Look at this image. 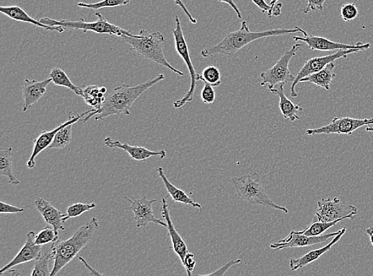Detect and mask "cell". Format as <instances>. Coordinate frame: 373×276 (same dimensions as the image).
<instances>
[{
  "label": "cell",
  "mask_w": 373,
  "mask_h": 276,
  "mask_svg": "<svg viewBox=\"0 0 373 276\" xmlns=\"http://www.w3.org/2000/svg\"><path fill=\"white\" fill-rule=\"evenodd\" d=\"M326 1L327 0H306L307 6L304 10V13L307 14L316 10H322Z\"/></svg>",
  "instance_id": "40"
},
{
  "label": "cell",
  "mask_w": 373,
  "mask_h": 276,
  "mask_svg": "<svg viewBox=\"0 0 373 276\" xmlns=\"http://www.w3.org/2000/svg\"><path fill=\"white\" fill-rule=\"evenodd\" d=\"M35 232L30 231L28 232V235H26V241L24 247L21 248V250L12 261L0 270V275H3L10 269L18 266V265L36 261L37 259L40 258L42 253V245H36L35 242Z\"/></svg>",
  "instance_id": "16"
},
{
  "label": "cell",
  "mask_w": 373,
  "mask_h": 276,
  "mask_svg": "<svg viewBox=\"0 0 373 276\" xmlns=\"http://www.w3.org/2000/svg\"><path fill=\"white\" fill-rule=\"evenodd\" d=\"M340 230H339L335 232H331V234L313 236L302 234L300 231H291L290 234L285 237L284 239L277 243H271L270 248L272 250L281 251L290 248L311 247L317 245V243L326 242L329 239H331V238L337 236Z\"/></svg>",
  "instance_id": "14"
},
{
  "label": "cell",
  "mask_w": 373,
  "mask_h": 276,
  "mask_svg": "<svg viewBox=\"0 0 373 276\" xmlns=\"http://www.w3.org/2000/svg\"><path fill=\"white\" fill-rule=\"evenodd\" d=\"M365 232L370 236V239L373 247V227L366 229Z\"/></svg>",
  "instance_id": "47"
},
{
  "label": "cell",
  "mask_w": 373,
  "mask_h": 276,
  "mask_svg": "<svg viewBox=\"0 0 373 276\" xmlns=\"http://www.w3.org/2000/svg\"><path fill=\"white\" fill-rule=\"evenodd\" d=\"M13 148L0 150V175L8 178L9 183L13 186H19L21 182L13 173Z\"/></svg>",
  "instance_id": "26"
},
{
  "label": "cell",
  "mask_w": 373,
  "mask_h": 276,
  "mask_svg": "<svg viewBox=\"0 0 373 276\" xmlns=\"http://www.w3.org/2000/svg\"><path fill=\"white\" fill-rule=\"evenodd\" d=\"M373 124V119H356L351 117H334L327 126L313 129H307L306 135H317L321 134L352 135L356 130Z\"/></svg>",
  "instance_id": "10"
},
{
  "label": "cell",
  "mask_w": 373,
  "mask_h": 276,
  "mask_svg": "<svg viewBox=\"0 0 373 276\" xmlns=\"http://www.w3.org/2000/svg\"><path fill=\"white\" fill-rule=\"evenodd\" d=\"M218 1L220 3H225L229 4V6L234 10V12L237 15V17L240 19H242V14L241 12V10L238 9L236 3H234V0H218Z\"/></svg>",
  "instance_id": "44"
},
{
  "label": "cell",
  "mask_w": 373,
  "mask_h": 276,
  "mask_svg": "<svg viewBox=\"0 0 373 276\" xmlns=\"http://www.w3.org/2000/svg\"><path fill=\"white\" fill-rule=\"evenodd\" d=\"M302 46V44L297 43L280 58L274 67L262 73L261 74L262 79L261 85H267L268 89L272 91L280 84L294 83L295 77L290 71L289 64L291 59L296 55L297 52L299 51Z\"/></svg>",
  "instance_id": "8"
},
{
  "label": "cell",
  "mask_w": 373,
  "mask_h": 276,
  "mask_svg": "<svg viewBox=\"0 0 373 276\" xmlns=\"http://www.w3.org/2000/svg\"><path fill=\"white\" fill-rule=\"evenodd\" d=\"M93 110L85 112L83 114L78 116H73V112H70L69 120L64 123H62L60 126L51 130L50 132L43 131L39 135L36 139L34 140V149L32 151V154L30 157L29 160L28 161V166L29 169H35L36 165L35 159L37 155H39L42 151L46 150L47 148H50L51 144L53 142V139H55L56 134L58 132L59 130L62 128L64 126H68L70 123H76L79 121L82 120V118L88 116Z\"/></svg>",
  "instance_id": "15"
},
{
  "label": "cell",
  "mask_w": 373,
  "mask_h": 276,
  "mask_svg": "<svg viewBox=\"0 0 373 276\" xmlns=\"http://www.w3.org/2000/svg\"><path fill=\"white\" fill-rule=\"evenodd\" d=\"M358 15L359 10L354 3H346L340 8V18L345 21L354 20Z\"/></svg>",
  "instance_id": "36"
},
{
  "label": "cell",
  "mask_w": 373,
  "mask_h": 276,
  "mask_svg": "<svg viewBox=\"0 0 373 276\" xmlns=\"http://www.w3.org/2000/svg\"><path fill=\"white\" fill-rule=\"evenodd\" d=\"M334 63H329L325 68L320 70V71L301 79L300 83H309L329 91L331 89L332 80L336 77V74L334 73Z\"/></svg>",
  "instance_id": "25"
},
{
  "label": "cell",
  "mask_w": 373,
  "mask_h": 276,
  "mask_svg": "<svg viewBox=\"0 0 373 276\" xmlns=\"http://www.w3.org/2000/svg\"><path fill=\"white\" fill-rule=\"evenodd\" d=\"M58 241H59V237L56 235L55 229L48 225L36 235L35 242L36 245L42 246Z\"/></svg>",
  "instance_id": "35"
},
{
  "label": "cell",
  "mask_w": 373,
  "mask_h": 276,
  "mask_svg": "<svg viewBox=\"0 0 373 276\" xmlns=\"http://www.w3.org/2000/svg\"><path fill=\"white\" fill-rule=\"evenodd\" d=\"M26 207H18L8 203L0 202V213L1 214H19L24 212Z\"/></svg>",
  "instance_id": "39"
},
{
  "label": "cell",
  "mask_w": 373,
  "mask_h": 276,
  "mask_svg": "<svg viewBox=\"0 0 373 276\" xmlns=\"http://www.w3.org/2000/svg\"><path fill=\"white\" fill-rule=\"evenodd\" d=\"M130 204V209L134 214V219L137 221V228H146L150 223L159 225L167 228L166 223L156 218L154 215L153 204L159 201L158 199L148 200L147 196L141 198L130 199L124 197Z\"/></svg>",
  "instance_id": "12"
},
{
  "label": "cell",
  "mask_w": 373,
  "mask_h": 276,
  "mask_svg": "<svg viewBox=\"0 0 373 276\" xmlns=\"http://www.w3.org/2000/svg\"><path fill=\"white\" fill-rule=\"evenodd\" d=\"M241 262V259H235V261H231L224 265L223 267H221L220 269H218L217 272L207 274V275H224L227 270H228L231 267L234 266V265L240 264Z\"/></svg>",
  "instance_id": "42"
},
{
  "label": "cell",
  "mask_w": 373,
  "mask_h": 276,
  "mask_svg": "<svg viewBox=\"0 0 373 276\" xmlns=\"http://www.w3.org/2000/svg\"><path fill=\"white\" fill-rule=\"evenodd\" d=\"M0 12L6 15L8 17L12 19L15 21H24V23H28L32 25L41 27V28L56 31L58 33H63L64 31V27L61 26H49L45 24H42L40 20H36L25 12L23 8L18 6H10V7H0Z\"/></svg>",
  "instance_id": "22"
},
{
  "label": "cell",
  "mask_w": 373,
  "mask_h": 276,
  "mask_svg": "<svg viewBox=\"0 0 373 276\" xmlns=\"http://www.w3.org/2000/svg\"><path fill=\"white\" fill-rule=\"evenodd\" d=\"M252 1L263 13H268L269 18H272V8L271 5H268L265 0H252Z\"/></svg>",
  "instance_id": "41"
},
{
  "label": "cell",
  "mask_w": 373,
  "mask_h": 276,
  "mask_svg": "<svg viewBox=\"0 0 373 276\" xmlns=\"http://www.w3.org/2000/svg\"><path fill=\"white\" fill-rule=\"evenodd\" d=\"M202 100L205 105H212L216 100V92L212 85L204 83V87L202 90Z\"/></svg>",
  "instance_id": "37"
},
{
  "label": "cell",
  "mask_w": 373,
  "mask_h": 276,
  "mask_svg": "<svg viewBox=\"0 0 373 276\" xmlns=\"http://www.w3.org/2000/svg\"><path fill=\"white\" fill-rule=\"evenodd\" d=\"M96 207L95 202L92 203H75L67 208V215L64 216V221L69 219L78 218V216L88 212V211Z\"/></svg>",
  "instance_id": "34"
},
{
  "label": "cell",
  "mask_w": 373,
  "mask_h": 276,
  "mask_svg": "<svg viewBox=\"0 0 373 276\" xmlns=\"http://www.w3.org/2000/svg\"><path fill=\"white\" fill-rule=\"evenodd\" d=\"M182 264L184 268H185L186 270L187 275L189 276H191L193 270L194 268H196L197 264L196 256H194V254L191 252H188L185 257V259H184Z\"/></svg>",
  "instance_id": "38"
},
{
  "label": "cell",
  "mask_w": 373,
  "mask_h": 276,
  "mask_svg": "<svg viewBox=\"0 0 373 276\" xmlns=\"http://www.w3.org/2000/svg\"><path fill=\"white\" fill-rule=\"evenodd\" d=\"M301 28L295 26L294 29H275L261 32H252L248 29L246 21H243L241 29L227 34L223 40L218 44L205 49L202 51L203 58L214 57L216 55L231 56L239 52L241 49L258 40L268 37H277L290 34L299 33Z\"/></svg>",
  "instance_id": "2"
},
{
  "label": "cell",
  "mask_w": 373,
  "mask_h": 276,
  "mask_svg": "<svg viewBox=\"0 0 373 276\" xmlns=\"http://www.w3.org/2000/svg\"><path fill=\"white\" fill-rule=\"evenodd\" d=\"M172 32L175 37L176 51L178 55H180L183 59V61L185 62L189 73H190L191 80V87L189 89L186 95L184 96L181 100L176 101L174 103L175 107L180 108L185 106L187 103L193 101L194 94H196V85L198 81L200 80V75L201 74H198L193 67L187 42L185 36H184L183 34L181 21L177 15L175 16V28L172 30Z\"/></svg>",
  "instance_id": "7"
},
{
  "label": "cell",
  "mask_w": 373,
  "mask_h": 276,
  "mask_svg": "<svg viewBox=\"0 0 373 276\" xmlns=\"http://www.w3.org/2000/svg\"><path fill=\"white\" fill-rule=\"evenodd\" d=\"M78 257H79L80 261H83L85 264V266L87 267L90 270V272L92 273V274L101 275V273L96 272L95 269L92 268L90 265L87 262L85 261V259H83L82 257H80V256Z\"/></svg>",
  "instance_id": "46"
},
{
  "label": "cell",
  "mask_w": 373,
  "mask_h": 276,
  "mask_svg": "<svg viewBox=\"0 0 373 276\" xmlns=\"http://www.w3.org/2000/svg\"><path fill=\"white\" fill-rule=\"evenodd\" d=\"M99 227V221L94 218L89 223L76 231L73 236L69 239L52 243L51 252L53 259V267L51 270V276L60 273L85 246L89 245L98 231Z\"/></svg>",
  "instance_id": "3"
},
{
  "label": "cell",
  "mask_w": 373,
  "mask_h": 276,
  "mask_svg": "<svg viewBox=\"0 0 373 276\" xmlns=\"http://www.w3.org/2000/svg\"><path fill=\"white\" fill-rule=\"evenodd\" d=\"M132 0H102L101 2L94 3L80 2L78 3V7L85 9L99 10L123 6V5H127Z\"/></svg>",
  "instance_id": "32"
},
{
  "label": "cell",
  "mask_w": 373,
  "mask_h": 276,
  "mask_svg": "<svg viewBox=\"0 0 373 276\" xmlns=\"http://www.w3.org/2000/svg\"><path fill=\"white\" fill-rule=\"evenodd\" d=\"M52 83L51 78L43 80L25 79L23 84L24 112L39 102L46 93L47 86Z\"/></svg>",
  "instance_id": "18"
},
{
  "label": "cell",
  "mask_w": 373,
  "mask_h": 276,
  "mask_svg": "<svg viewBox=\"0 0 373 276\" xmlns=\"http://www.w3.org/2000/svg\"><path fill=\"white\" fill-rule=\"evenodd\" d=\"M365 130L367 132H373V127H367Z\"/></svg>",
  "instance_id": "49"
},
{
  "label": "cell",
  "mask_w": 373,
  "mask_h": 276,
  "mask_svg": "<svg viewBox=\"0 0 373 276\" xmlns=\"http://www.w3.org/2000/svg\"><path fill=\"white\" fill-rule=\"evenodd\" d=\"M157 171H158V174L161 178V180H163L166 191L172 198L173 202L191 205V207L199 209H202L201 204L193 202V200L189 197L185 191H182L181 189H178L174 185V184H172L169 181L168 178H167L165 175L163 167H159Z\"/></svg>",
  "instance_id": "24"
},
{
  "label": "cell",
  "mask_w": 373,
  "mask_h": 276,
  "mask_svg": "<svg viewBox=\"0 0 373 276\" xmlns=\"http://www.w3.org/2000/svg\"><path fill=\"white\" fill-rule=\"evenodd\" d=\"M50 78L52 83L57 86H62L72 90L76 95L83 96V89L79 86L74 85L71 80L68 77L66 72L60 68L55 67L51 70Z\"/></svg>",
  "instance_id": "27"
},
{
  "label": "cell",
  "mask_w": 373,
  "mask_h": 276,
  "mask_svg": "<svg viewBox=\"0 0 373 276\" xmlns=\"http://www.w3.org/2000/svg\"><path fill=\"white\" fill-rule=\"evenodd\" d=\"M283 6L282 3L275 4L272 10V16H279L282 13Z\"/></svg>",
  "instance_id": "45"
},
{
  "label": "cell",
  "mask_w": 373,
  "mask_h": 276,
  "mask_svg": "<svg viewBox=\"0 0 373 276\" xmlns=\"http://www.w3.org/2000/svg\"><path fill=\"white\" fill-rule=\"evenodd\" d=\"M346 218H340L331 223H322V221H313V223L304 230L300 231L301 234L306 236H320L329 229L336 225L340 221H344Z\"/></svg>",
  "instance_id": "31"
},
{
  "label": "cell",
  "mask_w": 373,
  "mask_h": 276,
  "mask_svg": "<svg viewBox=\"0 0 373 276\" xmlns=\"http://www.w3.org/2000/svg\"><path fill=\"white\" fill-rule=\"evenodd\" d=\"M358 209L353 205L345 204L338 198H323L318 202L315 219L322 223H331L340 218L353 219Z\"/></svg>",
  "instance_id": "9"
},
{
  "label": "cell",
  "mask_w": 373,
  "mask_h": 276,
  "mask_svg": "<svg viewBox=\"0 0 373 276\" xmlns=\"http://www.w3.org/2000/svg\"><path fill=\"white\" fill-rule=\"evenodd\" d=\"M300 33L304 35V37L294 36L293 40L295 42H305L308 48L312 51H333L339 50H351V49H362V50H367L370 47V43H363L359 42L356 45L343 44L326 39V37L313 36L307 33L306 31L301 28Z\"/></svg>",
  "instance_id": "13"
},
{
  "label": "cell",
  "mask_w": 373,
  "mask_h": 276,
  "mask_svg": "<svg viewBox=\"0 0 373 276\" xmlns=\"http://www.w3.org/2000/svg\"><path fill=\"white\" fill-rule=\"evenodd\" d=\"M346 232V227L340 230L339 234L337 236H335L332 238V241L328 243L326 246H324L318 250H312L306 254L304 257H302L298 259H290V268L291 272H295V270L301 269L306 266V265L310 264L313 262H315L322 257L324 254L327 253L331 248L337 243L340 238L343 236Z\"/></svg>",
  "instance_id": "21"
},
{
  "label": "cell",
  "mask_w": 373,
  "mask_h": 276,
  "mask_svg": "<svg viewBox=\"0 0 373 276\" xmlns=\"http://www.w3.org/2000/svg\"><path fill=\"white\" fill-rule=\"evenodd\" d=\"M200 80L218 87L223 83L220 70L215 67H208L203 70L202 74L200 75Z\"/></svg>",
  "instance_id": "33"
},
{
  "label": "cell",
  "mask_w": 373,
  "mask_h": 276,
  "mask_svg": "<svg viewBox=\"0 0 373 276\" xmlns=\"http://www.w3.org/2000/svg\"><path fill=\"white\" fill-rule=\"evenodd\" d=\"M105 144L112 150L121 149L126 151L134 160L139 162H144L153 156H159L162 159H164L166 157V151L164 150L160 151L150 150L146 148L139 147V146H132L121 143L119 140L113 139L110 137L105 138Z\"/></svg>",
  "instance_id": "17"
},
{
  "label": "cell",
  "mask_w": 373,
  "mask_h": 276,
  "mask_svg": "<svg viewBox=\"0 0 373 276\" xmlns=\"http://www.w3.org/2000/svg\"><path fill=\"white\" fill-rule=\"evenodd\" d=\"M53 261L51 251L47 253H42L40 258L36 259L31 276H51L50 263Z\"/></svg>",
  "instance_id": "30"
},
{
  "label": "cell",
  "mask_w": 373,
  "mask_h": 276,
  "mask_svg": "<svg viewBox=\"0 0 373 276\" xmlns=\"http://www.w3.org/2000/svg\"><path fill=\"white\" fill-rule=\"evenodd\" d=\"M83 98L88 105L99 110L103 104H104L106 97L103 94L101 87L97 85H89L83 89Z\"/></svg>",
  "instance_id": "28"
},
{
  "label": "cell",
  "mask_w": 373,
  "mask_h": 276,
  "mask_svg": "<svg viewBox=\"0 0 373 276\" xmlns=\"http://www.w3.org/2000/svg\"><path fill=\"white\" fill-rule=\"evenodd\" d=\"M279 1V0H272L271 3H270V5H271L272 10H273V8L275 7V5L277 4Z\"/></svg>",
  "instance_id": "48"
},
{
  "label": "cell",
  "mask_w": 373,
  "mask_h": 276,
  "mask_svg": "<svg viewBox=\"0 0 373 276\" xmlns=\"http://www.w3.org/2000/svg\"><path fill=\"white\" fill-rule=\"evenodd\" d=\"M175 3L177 5V6H180L182 10H183L184 13H185L188 17L189 19L191 21L193 24H197L198 21L196 19H194L193 17V15L191 14L190 12H189L187 8L186 7L185 3L182 2V0H174Z\"/></svg>",
  "instance_id": "43"
},
{
  "label": "cell",
  "mask_w": 373,
  "mask_h": 276,
  "mask_svg": "<svg viewBox=\"0 0 373 276\" xmlns=\"http://www.w3.org/2000/svg\"><path fill=\"white\" fill-rule=\"evenodd\" d=\"M232 182H234L237 196L244 201L254 205H261V207L282 211L286 214H289L288 208L275 204L268 196L261 178L258 173L254 172L250 175L235 177L232 178Z\"/></svg>",
  "instance_id": "5"
},
{
  "label": "cell",
  "mask_w": 373,
  "mask_h": 276,
  "mask_svg": "<svg viewBox=\"0 0 373 276\" xmlns=\"http://www.w3.org/2000/svg\"><path fill=\"white\" fill-rule=\"evenodd\" d=\"M161 212L167 224L166 229L168 230V234L172 242L173 250H174L177 257H180L182 264L184 259H185L186 254L189 252L188 248L186 243L184 241L182 237L178 234L174 224L172 223L168 204H167L166 198L162 199Z\"/></svg>",
  "instance_id": "19"
},
{
  "label": "cell",
  "mask_w": 373,
  "mask_h": 276,
  "mask_svg": "<svg viewBox=\"0 0 373 276\" xmlns=\"http://www.w3.org/2000/svg\"><path fill=\"white\" fill-rule=\"evenodd\" d=\"M284 85L285 84H280L278 88H275L271 92L279 97V110L284 118L291 122L300 121L301 118L298 115V112L304 111V108L299 105L294 104L288 98V96L284 94Z\"/></svg>",
  "instance_id": "23"
},
{
  "label": "cell",
  "mask_w": 373,
  "mask_h": 276,
  "mask_svg": "<svg viewBox=\"0 0 373 276\" xmlns=\"http://www.w3.org/2000/svg\"><path fill=\"white\" fill-rule=\"evenodd\" d=\"M130 46L131 51L137 52L146 60L153 62L171 70L178 75L183 76L180 70L177 69L166 60L164 53L166 39L159 31L149 33L148 31H140L139 35L121 37Z\"/></svg>",
  "instance_id": "4"
},
{
  "label": "cell",
  "mask_w": 373,
  "mask_h": 276,
  "mask_svg": "<svg viewBox=\"0 0 373 276\" xmlns=\"http://www.w3.org/2000/svg\"><path fill=\"white\" fill-rule=\"evenodd\" d=\"M362 49H351V50H339L337 53L331 54V55L316 57L310 59L305 62L304 67H302L298 75L296 76L295 80L290 87V96L292 97L298 96V94L295 90L296 85L300 83L301 79L307 77V76L315 74L325 68L328 64L338 60L339 58H345L351 53H358L363 51Z\"/></svg>",
  "instance_id": "11"
},
{
  "label": "cell",
  "mask_w": 373,
  "mask_h": 276,
  "mask_svg": "<svg viewBox=\"0 0 373 276\" xmlns=\"http://www.w3.org/2000/svg\"><path fill=\"white\" fill-rule=\"evenodd\" d=\"M35 205L47 225H51L55 229L56 235L59 237V231L66 230L64 226L66 221H64V218L67 214H64L62 211L58 209L51 203L43 198H37Z\"/></svg>",
  "instance_id": "20"
},
{
  "label": "cell",
  "mask_w": 373,
  "mask_h": 276,
  "mask_svg": "<svg viewBox=\"0 0 373 276\" xmlns=\"http://www.w3.org/2000/svg\"><path fill=\"white\" fill-rule=\"evenodd\" d=\"M96 15L97 16V18H98V20L96 21H86L83 18L77 21L56 20L51 18H42L40 21L42 24L49 26H61L64 27V29L80 30L83 31L85 33L91 31L94 32V33L96 34L116 35L121 37L124 35H134L131 32L110 23L101 13L96 12Z\"/></svg>",
  "instance_id": "6"
},
{
  "label": "cell",
  "mask_w": 373,
  "mask_h": 276,
  "mask_svg": "<svg viewBox=\"0 0 373 276\" xmlns=\"http://www.w3.org/2000/svg\"><path fill=\"white\" fill-rule=\"evenodd\" d=\"M165 79L164 74H159L154 79L146 81L137 86L123 85L113 89L112 93L106 97V100L99 110L93 108L88 116L84 117L83 123L95 117L98 121L111 116H129L132 111V105L140 96L150 88Z\"/></svg>",
  "instance_id": "1"
},
{
  "label": "cell",
  "mask_w": 373,
  "mask_h": 276,
  "mask_svg": "<svg viewBox=\"0 0 373 276\" xmlns=\"http://www.w3.org/2000/svg\"><path fill=\"white\" fill-rule=\"evenodd\" d=\"M74 124H68V126L59 130L50 146L51 149H64L72 142Z\"/></svg>",
  "instance_id": "29"
}]
</instances>
